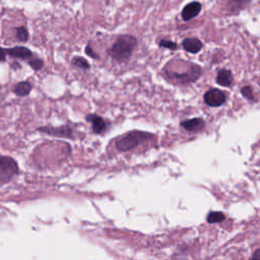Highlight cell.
Instances as JSON below:
<instances>
[{
    "mask_svg": "<svg viewBox=\"0 0 260 260\" xmlns=\"http://www.w3.org/2000/svg\"><path fill=\"white\" fill-rule=\"evenodd\" d=\"M86 121L91 123L92 130L96 134H100V133L104 132L106 130V128H107V124H106L105 120L102 117H100V116H98L95 114L87 115L86 116Z\"/></svg>",
    "mask_w": 260,
    "mask_h": 260,
    "instance_id": "9",
    "label": "cell"
},
{
    "mask_svg": "<svg viewBox=\"0 0 260 260\" xmlns=\"http://www.w3.org/2000/svg\"><path fill=\"white\" fill-rule=\"evenodd\" d=\"M182 47L188 53L196 54L202 50L203 43L197 38H186L182 41Z\"/></svg>",
    "mask_w": 260,
    "mask_h": 260,
    "instance_id": "8",
    "label": "cell"
},
{
    "mask_svg": "<svg viewBox=\"0 0 260 260\" xmlns=\"http://www.w3.org/2000/svg\"><path fill=\"white\" fill-rule=\"evenodd\" d=\"M250 260H260V249H257L254 253H253V256Z\"/></svg>",
    "mask_w": 260,
    "mask_h": 260,
    "instance_id": "23",
    "label": "cell"
},
{
    "mask_svg": "<svg viewBox=\"0 0 260 260\" xmlns=\"http://www.w3.org/2000/svg\"><path fill=\"white\" fill-rule=\"evenodd\" d=\"M167 75L170 79H175L177 82L181 84H188L196 81L201 75V68L197 64L189 63L186 70L182 72L168 70Z\"/></svg>",
    "mask_w": 260,
    "mask_h": 260,
    "instance_id": "3",
    "label": "cell"
},
{
    "mask_svg": "<svg viewBox=\"0 0 260 260\" xmlns=\"http://www.w3.org/2000/svg\"><path fill=\"white\" fill-rule=\"evenodd\" d=\"M5 51L9 57L12 59L16 60H21V61H27L29 60L35 54L30 49L24 46H15V47H10V48H5Z\"/></svg>",
    "mask_w": 260,
    "mask_h": 260,
    "instance_id": "6",
    "label": "cell"
},
{
    "mask_svg": "<svg viewBox=\"0 0 260 260\" xmlns=\"http://www.w3.org/2000/svg\"><path fill=\"white\" fill-rule=\"evenodd\" d=\"M252 0H229L228 6L232 11H239L248 5Z\"/></svg>",
    "mask_w": 260,
    "mask_h": 260,
    "instance_id": "17",
    "label": "cell"
},
{
    "mask_svg": "<svg viewBox=\"0 0 260 260\" xmlns=\"http://www.w3.org/2000/svg\"><path fill=\"white\" fill-rule=\"evenodd\" d=\"M14 34H15L17 41H19L21 43H25L29 39V32L25 25H19V26L14 27Z\"/></svg>",
    "mask_w": 260,
    "mask_h": 260,
    "instance_id": "14",
    "label": "cell"
},
{
    "mask_svg": "<svg viewBox=\"0 0 260 260\" xmlns=\"http://www.w3.org/2000/svg\"><path fill=\"white\" fill-rule=\"evenodd\" d=\"M203 100L209 107H220L225 103L226 96L222 90L218 88H210L204 93Z\"/></svg>",
    "mask_w": 260,
    "mask_h": 260,
    "instance_id": "5",
    "label": "cell"
},
{
    "mask_svg": "<svg viewBox=\"0 0 260 260\" xmlns=\"http://www.w3.org/2000/svg\"><path fill=\"white\" fill-rule=\"evenodd\" d=\"M241 93H242L243 96L246 98L247 100H249V101H254L253 90H252V87H251L250 85L243 86V87L241 88Z\"/></svg>",
    "mask_w": 260,
    "mask_h": 260,
    "instance_id": "20",
    "label": "cell"
},
{
    "mask_svg": "<svg viewBox=\"0 0 260 260\" xmlns=\"http://www.w3.org/2000/svg\"><path fill=\"white\" fill-rule=\"evenodd\" d=\"M18 172L16 161L9 156H0V182H6Z\"/></svg>",
    "mask_w": 260,
    "mask_h": 260,
    "instance_id": "4",
    "label": "cell"
},
{
    "mask_svg": "<svg viewBox=\"0 0 260 260\" xmlns=\"http://www.w3.org/2000/svg\"><path fill=\"white\" fill-rule=\"evenodd\" d=\"M27 65L34 70V71H40L41 69H43L44 65H45V62L42 58L40 57H37L36 55H34L29 60L26 61Z\"/></svg>",
    "mask_w": 260,
    "mask_h": 260,
    "instance_id": "16",
    "label": "cell"
},
{
    "mask_svg": "<svg viewBox=\"0 0 260 260\" xmlns=\"http://www.w3.org/2000/svg\"><path fill=\"white\" fill-rule=\"evenodd\" d=\"M234 80L233 73L229 69H221L216 75V82L221 86H230Z\"/></svg>",
    "mask_w": 260,
    "mask_h": 260,
    "instance_id": "12",
    "label": "cell"
},
{
    "mask_svg": "<svg viewBox=\"0 0 260 260\" xmlns=\"http://www.w3.org/2000/svg\"><path fill=\"white\" fill-rule=\"evenodd\" d=\"M202 5L198 1H193L185 5L181 11V17L184 21H189L195 18L201 11Z\"/></svg>",
    "mask_w": 260,
    "mask_h": 260,
    "instance_id": "7",
    "label": "cell"
},
{
    "mask_svg": "<svg viewBox=\"0 0 260 260\" xmlns=\"http://www.w3.org/2000/svg\"><path fill=\"white\" fill-rule=\"evenodd\" d=\"M180 125L188 131H198L204 127L205 122L201 118H193V119L182 121Z\"/></svg>",
    "mask_w": 260,
    "mask_h": 260,
    "instance_id": "10",
    "label": "cell"
},
{
    "mask_svg": "<svg viewBox=\"0 0 260 260\" xmlns=\"http://www.w3.org/2000/svg\"><path fill=\"white\" fill-rule=\"evenodd\" d=\"M158 45L159 47L161 48H166V49H169V50H172V51H176L178 50L179 46L177 43L171 41V40H166V39H162L158 42Z\"/></svg>",
    "mask_w": 260,
    "mask_h": 260,
    "instance_id": "19",
    "label": "cell"
},
{
    "mask_svg": "<svg viewBox=\"0 0 260 260\" xmlns=\"http://www.w3.org/2000/svg\"><path fill=\"white\" fill-rule=\"evenodd\" d=\"M41 131L47 132L51 135L63 136V137H72V131L68 126H62L60 128H51V127H43L40 128Z\"/></svg>",
    "mask_w": 260,
    "mask_h": 260,
    "instance_id": "13",
    "label": "cell"
},
{
    "mask_svg": "<svg viewBox=\"0 0 260 260\" xmlns=\"http://www.w3.org/2000/svg\"><path fill=\"white\" fill-rule=\"evenodd\" d=\"M224 218H225V215H224L222 212L214 211V212H210V213L207 215L206 220H207V222H209V223H217V222L222 221Z\"/></svg>",
    "mask_w": 260,
    "mask_h": 260,
    "instance_id": "18",
    "label": "cell"
},
{
    "mask_svg": "<svg viewBox=\"0 0 260 260\" xmlns=\"http://www.w3.org/2000/svg\"><path fill=\"white\" fill-rule=\"evenodd\" d=\"M7 60V53L5 51V48L0 47V62H5Z\"/></svg>",
    "mask_w": 260,
    "mask_h": 260,
    "instance_id": "22",
    "label": "cell"
},
{
    "mask_svg": "<svg viewBox=\"0 0 260 260\" xmlns=\"http://www.w3.org/2000/svg\"><path fill=\"white\" fill-rule=\"evenodd\" d=\"M31 89H32V85L27 80H21L13 86V92L17 96H26L30 93Z\"/></svg>",
    "mask_w": 260,
    "mask_h": 260,
    "instance_id": "11",
    "label": "cell"
},
{
    "mask_svg": "<svg viewBox=\"0 0 260 260\" xmlns=\"http://www.w3.org/2000/svg\"><path fill=\"white\" fill-rule=\"evenodd\" d=\"M137 47V39L131 35H122L118 37L116 42L107 50L108 56L113 60L124 63L127 62L135 48Z\"/></svg>",
    "mask_w": 260,
    "mask_h": 260,
    "instance_id": "1",
    "label": "cell"
},
{
    "mask_svg": "<svg viewBox=\"0 0 260 260\" xmlns=\"http://www.w3.org/2000/svg\"><path fill=\"white\" fill-rule=\"evenodd\" d=\"M151 136V133L131 131L126 135L122 136L120 139H118V141L116 142V147L120 151H128L130 149L137 147L139 144H141L143 141L150 138Z\"/></svg>",
    "mask_w": 260,
    "mask_h": 260,
    "instance_id": "2",
    "label": "cell"
},
{
    "mask_svg": "<svg viewBox=\"0 0 260 260\" xmlns=\"http://www.w3.org/2000/svg\"><path fill=\"white\" fill-rule=\"evenodd\" d=\"M71 65L73 67H76V68L81 69V70H88L90 68L89 62L85 58H83L81 56H74V57H72Z\"/></svg>",
    "mask_w": 260,
    "mask_h": 260,
    "instance_id": "15",
    "label": "cell"
},
{
    "mask_svg": "<svg viewBox=\"0 0 260 260\" xmlns=\"http://www.w3.org/2000/svg\"><path fill=\"white\" fill-rule=\"evenodd\" d=\"M84 52H85V54H86L88 57H90V58H92V59H95V60L100 59V55H99L96 52H94V50L92 49L90 43H87V44H86V46H85V48H84Z\"/></svg>",
    "mask_w": 260,
    "mask_h": 260,
    "instance_id": "21",
    "label": "cell"
}]
</instances>
